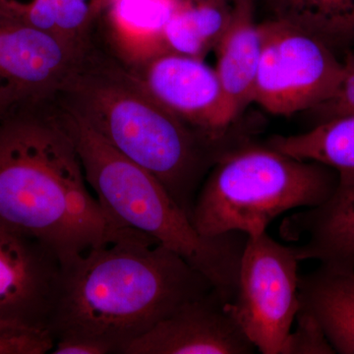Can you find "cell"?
<instances>
[{
    "label": "cell",
    "mask_w": 354,
    "mask_h": 354,
    "mask_svg": "<svg viewBox=\"0 0 354 354\" xmlns=\"http://www.w3.org/2000/svg\"><path fill=\"white\" fill-rule=\"evenodd\" d=\"M53 354H111L106 346L99 342L81 337H62L55 341Z\"/></svg>",
    "instance_id": "22"
},
{
    "label": "cell",
    "mask_w": 354,
    "mask_h": 354,
    "mask_svg": "<svg viewBox=\"0 0 354 354\" xmlns=\"http://www.w3.org/2000/svg\"><path fill=\"white\" fill-rule=\"evenodd\" d=\"M60 279L50 248L0 227V319L48 329Z\"/></svg>",
    "instance_id": "10"
},
{
    "label": "cell",
    "mask_w": 354,
    "mask_h": 354,
    "mask_svg": "<svg viewBox=\"0 0 354 354\" xmlns=\"http://www.w3.org/2000/svg\"><path fill=\"white\" fill-rule=\"evenodd\" d=\"M262 44L252 0H235L230 24L215 48V69L223 92V120L227 130L253 102Z\"/></svg>",
    "instance_id": "13"
},
{
    "label": "cell",
    "mask_w": 354,
    "mask_h": 354,
    "mask_svg": "<svg viewBox=\"0 0 354 354\" xmlns=\"http://www.w3.org/2000/svg\"><path fill=\"white\" fill-rule=\"evenodd\" d=\"M131 70L160 104L223 148V92L216 69L204 58L174 53L156 55Z\"/></svg>",
    "instance_id": "9"
},
{
    "label": "cell",
    "mask_w": 354,
    "mask_h": 354,
    "mask_svg": "<svg viewBox=\"0 0 354 354\" xmlns=\"http://www.w3.org/2000/svg\"><path fill=\"white\" fill-rule=\"evenodd\" d=\"M279 234L295 242L291 247L300 262L316 260L330 269L354 270V172L339 174L329 200L286 218Z\"/></svg>",
    "instance_id": "12"
},
{
    "label": "cell",
    "mask_w": 354,
    "mask_h": 354,
    "mask_svg": "<svg viewBox=\"0 0 354 354\" xmlns=\"http://www.w3.org/2000/svg\"><path fill=\"white\" fill-rule=\"evenodd\" d=\"M55 344L48 328L0 319V354L48 353Z\"/></svg>",
    "instance_id": "19"
},
{
    "label": "cell",
    "mask_w": 354,
    "mask_h": 354,
    "mask_svg": "<svg viewBox=\"0 0 354 354\" xmlns=\"http://www.w3.org/2000/svg\"><path fill=\"white\" fill-rule=\"evenodd\" d=\"M0 227L41 242L62 266L143 234L120 225L91 194L55 102L0 120Z\"/></svg>",
    "instance_id": "1"
},
{
    "label": "cell",
    "mask_w": 354,
    "mask_h": 354,
    "mask_svg": "<svg viewBox=\"0 0 354 354\" xmlns=\"http://www.w3.org/2000/svg\"><path fill=\"white\" fill-rule=\"evenodd\" d=\"M55 102L153 174L191 220L203 179L227 152L223 147L165 109L97 43Z\"/></svg>",
    "instance_id": "3"
},
{
    "label": "cell",
    "mask_w": 354,
    "mask_h": 354,
    "mask_svg": "<svg viewBox=\"0 0 354 354\" xmlns=\"http://www.w3.org/2000/svg\"><path fill=\"white\" fill-rule=\"evenodd\" d=\"M320 113L321 121L354 114V57L344 64V73L335 94L327 102L315 109ZM320 121V122H321Z\"/></svg>",
    "instance_id": "21"
},
{
    "label": "cell",
    "mask_w": 354,
    "mask_h": 354,
    "mask_svg": "<svg viewBox=\"0 0 354 354\" xmlns=\"http://www.w3.org/2000/svg\"><path fill=\"white\" fill-rule=\"evenodd\" d=\"M88 185L114 221L152 237L202 272L227 304L234 300L246 234L203 236L160 181L123 157L78 116L57 104Z\"/></svg>",
    "instance_id": "4"
},
{
    "label": "cell",
    "mask_w": 354,
    "mask_h": 354,
    "mask_svg": "<svg viewBox=\"0 0 354 354\" xmlns=\"http://www.w3.org/2000/svg\"><path fill=\"white\" fill-rule=\"evenodd\" d=\"M267 144L290 157L318 162L337 174L354 172V114L321 121L300 134L277 135Z\"/></svg>",
    "instance_id": "17"
},
{
    "label": "cell",
    "mask_w": 354,
    "mask_h": 354,
    "mask_svg": "<svg viewBox=\"0 0 354 354\" xmlns=\"http://www.w3.org/2000/svg\"><path fill=\"white\" fill-rule=\"evenodd\" d=\"M235 0H177L162 32L164 53L204 58L232 21Z\"/></svg>",
    "instance_id": "16"
},
{
    "label": "cell",
    "mask_w": 354,
    "mask_h": 354,
    "mask_svg": "<svg viewBox=\"0 0 354 354\" xmlns=\"http://www.w3.org/2000/svg\"><path fill=\"white\" fill-rule=\"evenodd\" d=\"M95 44L70 43L0 10V120L55 102Z\"/></svg>",
    "instance_id": "8"
},
{
    "label": "cell",
    "mask_w": 354,
    "mask_h": 354,
    "mask_svg": "<svg viewBox=\"0 0 354 354\" xmlns=\"http://www.w3.org/2000/svg\"><path fill=\"white\" fill-rule=\"evenodd\" d=\"M339 181L335 169L244 142L223 153L198 191L191 221L203 236L267 232L291 209L319 206Z\"/></svg>",
    "instance_id": "5"
},
{
    "label": "cell",
    "mask_w": 354,
    "mask_h": 354,
    "mask_svg": "<svg viewBox=\"0 0 354 354\" xmlns=\"http://www.w3.org/2000/svg\"><path fill=\"white\" fill-rule=\"evenodd\" d=\"M214 290L178 254L147 234L91 249L62 266L48 329L121 354L184 304Z\"/></svg>",
    "instance_id": "2"
},
{
    "label": "cell",
    "mask_w": 354,
    "mask_h": 354,
    "mask_svg": "<svg viewBox=\"0 0 354 354\" xmlns=\"http://www.w3.org/2000/svg\"><path fill=\"white\" fill-rule=\"evenodd\" d=\"M262 53L253 102L272 115L314 111L335 94L344 64L333 48L295 26L260 23Z\"/></svg>",
    "instance_id": "6"
},
{
    "label": "cell",
    "mask_w": 354,
    "mask_h": 354,
    "mask_svg": "<svg viewBox=\"0 0 354 354\" xmlns=\"http://www.w3.org/2000/svg\"><path fill=\"white\" fill-rule=\"evenodd\" d=\"M177 0H108L97 27L104 50L127 68L164 53L162 32Z\"/></svg>",
    "instance_id": "14"
},
{
    "label": "cell",
    "mask_w": 354,
    "mask_h": 354,
    "mask_svg": "<svg viewBox=\"0 0 354 354\" xmlns=\"http://www.w3.org/2000/svg\"><path fill=\"white\" fill-rule=\"evenodd\" d=\"M271 19L295 26L330 48L354 43V0H265Z\"/></svg>",
    "instance_id": "18"
},
{
    "label": "cell",
    "mask_w": 354,
    "mask_h": 354,
    "mask_svg": "<svg viewBox=\"0 0 354 354\" xmlns=\"http://www.w3.org/2000/svg\"><path fill=\"white\" fill-rule=\"evenodd\" d=\"M295 327L286 342L285 354L335 353L318 322L309 314L298 311Z\"/></svg>",
    "instance_id": "20"
},
{
    "label": "cell",
    "mask_w": 354,
    "mask_h": 354,
    "mask_svg": "<svg viewBox=\"0 0 354 354\" xmlns=\"http://www.w3.org/2000/svg\"><path fill=\"white\" fill-rule=\"evenodd\" d=\"M299 311L313 317L335 353L354 354V270L321 266L299 276Z\"/></svg>",
    "instance_id": "15"
},
{
    "label": "cell",
    "mask_w": 354,
    "mask_h": 354,
    "mask_svg": "<svg viewBox=\"0 0 354 354\" xmlns=\"http://www.w3.org/2000/svg\"><path fill=\"white\" fill-rule=\"evenodd\" d=\"M255 346L214 288L184 304L121 354H251Z\"/></svg>",
    "instance_id": "11"
},
{
    "label": "cell",
    "mask_w": 354,
    "mask_h": 354,
    "mask_svg": "<svg viewBox=\"0 0 354 354\" xmlns=\"http://www.w3.org/2000/svg\"><path fill=\"white\" fill-rule=\"evenodd\" d=\"M299 262L292 247L267 232L247 239L230 307L261 353L285 354L300 309Z\"/></svg>",
    "instance_id": "7"
}]
</instances>
